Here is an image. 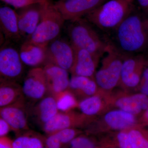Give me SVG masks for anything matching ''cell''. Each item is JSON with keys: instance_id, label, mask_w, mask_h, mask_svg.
<instances>
[{"instance_id": "6da1fadb", "label": "cell", "mask_w": 148, "mask_h": 148, "mask_svg": "<svg viewBox=\"0 0 148 148\" xmlns=\"http://www.w3.org/2000/svg\"><path fill=\"white\" fill-rule=\"evenodd\" d=\"M115 30L119 49L123 53L132 54L147 49V17L132 12Z\"/></svg>"}, {"instance_id": "7a4b0ae2", "label": "cell", "mask_w": 148, "mask_h": 148, "mask_svg": "<svg viewBox=\"0 0 148 148\" xmlns=\"http://www.w3.org/2000/svg\"><path fill=\"white\" fill-rule=\"evenodd\" d=\"M134 0H110L85 16L90 23L102 30L116 29L133 12Z\"/></svg>"}, {"instance_id": "3957f363", "label": "cell", "mask_w": 148, "mask_h": 148, "mask_svg": "<svg viewBox=\"0 0 148 148\" xmlns=\"http://www.w3.org/2000/svg\"><path fill=\"white\" fill-rule=\"evenodd\" d=\"M69 22L67 31L72 45L100 59L106 53L108 41L102 39L87 19L82 18Z\"/></svg>"}, {"instance_id": "277c9868", "label": "cell", "mask_w": 148, "mask_h": 148, "mask_svg": "<svg viewBox=\"0 0 148 148\" xmlns=\"http://www.w3.org/2000/svg\"><path fill=\"white\" fill-rule=\"evenodd\" d=\"M106 53L94 77L99 90L103 92H110L119 85L122 66L127 55L110 41Z\"/></svg>"}, {"instance_id": "5b68a950", "label": "cell", "mask_w": 148, "mask_h": 148, "mask_svg": "<svg viewBox=\"0 0 148 148\" xmlns=\"http://www.w3.org/2000/svg\"><path fill=\"white\" fill-rule=\"evenodd\" d=\"M65 21L54 3L48 1L44 3L39 23L34 34L27 40L47 47L51 42L58 38Z\"/></svg>"}, {"instance_id": "8992f818", "label": "cell", "mask_w": 148, "mask_h": 148, "mask_svg": "<svg viewBox=\"0 0 148 148\" xmlns=\"http://www.w3.org/2000/svg\"><path fill=\"white\" fill-rule=\"evenodd\" d=\"M24 65L19 50L13 43L5 41L0 49L1 79L16 82L23 75Z\"/></svg>"}, {"instance_id": "52a82bcc", "label": "cell", "mask_w": 148, "mask_h": 148, "mask_svg": "<svg viewBox=\"0 0 148 148\" xmlns=\"http://www.w3.org/2000/svg\"><path fill=\"white\" fill-rule=\"evenodd\" d=\"M94 118L86 116L73 110L59 112L42 127L48 135L66 128H76L88 125Z\"/></svg>"}, {"instance_id": "ba28073f", "label": "cell", "mask_w": 148, "mask_h": 148, "mask_svg": "<svg viewBox=\"0 0 148 148\" xmlns=\"http://www.w3.org/2000/svg\"><path fill=\"white\" fill-rule=\"evenodd\" d=\"M107 0H58L53 3L65 21H74L85 16Z\"/></svg>"}, {"instance_id": "9c48e42d", "label": "cell", "mask_w": 148, "mask_h": 148, "mask_svg": "<svg viewBox=\"0 0 148 148\" xmlns=\"http://www.w3.org/2000/svg\"><path fill=\"white\" fill-rule=\"evenodd\" d=\"M74 56L75 51L71 43L57 38L48 45L46 63H51L69 72Z\"/></svg>"}, {"instance_id": "30bf717a", "label": "cell", "mask_w": 148, "mask_h": 148, "mask_svg": "<svg viewBox=\"0 0 148 148\" xmlns=\"http://www.w3.org/2000/svg\"><path fill=\"white\" fill-rule=\"evenodd\" d=\"M147 59L144 55L125 56L122 66L119 85L125 89H137Z\"/></svg>"}, {"instance_id": "8fae6325", "label": "cell", "mask_w": 148, "mask_h": 148, "mask_svg": "<svg viewBox=\"0 0 148 148\" xmlns=\"http://www.w3.org/2000/svg\"><path fill=\"white\" fill-rule=\"evenodd\" d=\"M23 95L31 101H39L48 93L47 80L42 68L29 70L22 86Z\"/></svg>"}, {"instance_id": "7c38bea8", "label": "cell", "mask_w": 148, "mask_h": 148, "mask_svg": "<svg viewBox=\"0 0 148 148\" xmlns=\"http://www.w3.org/2000/svg\"><path fill=\"white\" fill-rule=\"evenodd\" d=\"M28 109L24 97L13 104L1 108L0 115L12 130L18 133L29 129Z\"/></svg>"}, {"instance_id": "4fadbf2b", "label": "cell", "mask_w": 148, "mask_h": 148, "mask_svg": "<svg viewBox=\"0 0 148 148\" xmlns=\"http://www.w3.org/2000/svg\"><path fill=\"white\" fill-rule=\"evenodd\" d=\"M44 3L33 4L17 9L18 28L22 39H28L34 34L40 20Z\"/></svg>"}, {"instance_id": "5bb4252c", "label": "cell", "mask_w": 148, "mask_h": 148, "mask_svg": "<svg viewBox=\"0 0 148 148\" xmlns=\"http://www.w3.org/2000/svg\"><path fill=\"white\" fill-rule=\"evenodd\" d=\"M73 47L75 56L73 66L69 72L72 75L88 77L94 79L100 59L85 49Z\"/></svg>"}, {"instance_id": "9a60e30c", "label": "cell", "mask_w": 148, "mask_h": 148, "mask_svg": "<svg viewBox=\"0 0 148 148\" xmlns=\"http://www.w3.org/2000/svg\"><path fill=\"white\" fill-rule=\"evenodd\" d=\"M109 103L118 109L134 115L140 116L148 108V96L141 92L130 95L109 97Z\"/></svg>"}, {"instance_id": "2e32d148", "label": "cell", "mask_w": 148, "mask_h": 148, "mask_svg": "<svg viewBox=\"0 0 148 148\" xmlns=\"http://www.w3.org/2000/svg\"><path fill=\"white\" fill-rule=\"evenodd\" d=\"M43 69L47 80L48 93L54 96L68 89L70 84L69 72L54 64L46 63Z\"/></svg>"}, {"instance_id": "e0dca14e", "label": "cell", "mask_w": 148, "mask_h": 148, "mask_svg": "<svg viewBox=\"0 0 148 148\" xmlns=\"http://www.w3.org/2000/svg\"><path fill=\"white\" fill-rule=\"evenodd\" d=\"M0 28L5 41L18 42L22 39L16 11L6 6L0 8Z\"/></svg>"}, {"instance_id": "ac0fdd59", "label": "cell", "mask_w": 148, "mask_h": 148, "mask_svg": "<svg viewBox=\"0 0 148 148\" xmlns=\"http://www.w3.org/2000/svg\"><path fill=\"white\" fill-rule=\"evenodd\" d=\"M47 47L44 46L25 40L21 44L20 49V57L24 65L33 68L40 67L46 61Z\"/></svg>"}, {"instance_id": "d6986e66", "label": "cell", "mask_w": 148, "mask_h": 148, "mask_svg": "<svg viewBox=\"0 0 148 148\" xmlns=\"http://www.w3.org/2000/svg\"><path fill=\"white\" fill-rule=\"evenodd\" d=\"M103 121L109 128L116 130H124L138 125L137 116L119 109L107 112Z\"/></svg>"}, {"instance_id": "ffe728a7", "label": "cell", "mask_w": 148, "mask_h": 148, "mask_svg": "<svg viewBox=\"0 0 148 148\" xmlns=\"http://www.w3.org/2000/svg\"><path fill=\"white\" fill-rule=\"evenodd\" d=\"M59 111L53 95H46L41 99L30 112L38 124L42 126Z\"/></svg>"}, {"instance_id": "44dd1931", "label": "cell", "mask_w": 148, "mask_h": 148, "mask_svg": "<svg viewBox=\"0 0 148 148\" xmlns=\"http://www.w3.org/2000/svg\"><path fill=\"white\" fill-rule=\"evenodd\" d=\"M68 89L76 98L78 97L83 99L95 95L99 90L95 79L77 75H72Z\"/></svg>"}, {"instance_id": "7402d4cb", "label": "cell", "mask_w": 148, "mask_h": 148, "mask_svg": "<svg viewBox=\"0 0 148 148\" xmlns=\"http://www.w3.org/2000/svg\"><path fill=\"white\" fill-rule=\"evenodd\" d=\"M108 104H110L108 97H105L104 94H101L99 90L95 95L81 100L77 108L83 114L94 118L103 112Z\"/></svg>"}, {"instance_id": "603a6c76", "label": "cell", "mask_w": 148, "mask_h": 148, "mask_svg": "<svg viewBox=\"0 0 148 148\" xmlns=\"http://www.w3.org/2000/svg\"><path fill=\"white\" fill-rule=\"evenodd\" d=\"M24 97L22 86L16 82L1 79V108L13 104Z\"/></svg>"}, {"instance_id": "cb8c5ba5", "label": "cell", "mask_w": 148, "mask_h": 148, "mask_svg": "<svg viewBox=\"0 0 148 148\" xmlns=\"http://www.w3.org/2000/svg\"><path fill=\"white\" fill-rule=\"evenodd\" d=\"M55 98L59 112H66L73 110L77 108V99L73 93L67 89L53 96Z\"/></svg>"}, {"instance_id": "d4e9b609", "label": "cell", "mask_w": 148, "mask_h": 148, "mask_svg": "<svg viewBox=\"0 0 148 148\" xmlns=\"http://www.w3.org/2000/svg\"><path fill=\"white\" fill-rule=\"evenodd\" d=\"M132 148H148V135L142 126L138 125L128 132Z\"/></svg>"}, {"instance_id": "484cf974", "label": "cell", "mask_w": 148, "mask_h": 148, "mask_svg": "<svg viewBox=\"0 0 148 148\" xmlns=\"http://www.w3.org/2000/svg\"><path fill=\"white\" fill-rule=\"evenodd\" d=\"M79 132V130L76 128H70L61 130L54 133L64 147L76 138Z\"/></svg>"}, {"instance_id": "4316f807", "label": "cell", "mask_w": 148, "mask_h": 148, "mask_svg": "<svg viewBox=\"0 0 148 148\" xmlns=\"http://www.w3.org/2000/svg\"><path fill=\"white\" fill-rule=\"evenodd\" d=\"M63 148H95L91 140L85 137H76Z\"/></svg>"}, {"instance_id": "83f0119b", "label": "cell", "mask_w": 148, "mask_h": 148, "mask_svg": "<svg viewBox=\"0 0 148 148\" xmlns=\"http://www.w3.org/2000/svg\"><path fill=\"white\" fill-rule=\"evenodd\" d=\"M137 89L140 92L148 96V59L146 60L141 81Z\"/></svg>"}, {"instance_id": "f1b7e54d", "label": "cell", "mask_w": 148, "mask_h": 148, "mask_svg": "<svg viewBox=\"0 0 148 148\" xmlns=\"http://www.w3.org/2000/svg\"><path fill=\"white\" fill-rule=\"evenodd\" d=\"M1 1L8 4L12 6L16 9L22 8L24 7L33 4L42 3L39 0H1Z\"/></svg>"}, {"instance_id": "f546056e", "label": "cell", "mask_w": 148, "mask_h": 148, "mask_svg": "<svg viewBox=\"0 0 148 148\" xmlns=\"http://www.w3.org/2000/svg\"><path fill=\"white\" fill-rule=\"evenodd\" d=\"M31 133H25L18 136L13 141V148H28Z\"/></svg>"}, {"instance_id": "4dcf8cb0", "label": "cell", "mask_w": 148, "mask_h": 148, "mask_svg": "<svg viewBox=\"0 0 148 148\" xmlns=\"http://www.w3.org/2000/svg\"><path fill=\"white\" fill-rule=\"evenodd\" d=\"M46 138L31 133L28 148H43L45 147Z\"/></svg>"}, {"instance_id": "1f68e13d", "label": "cell", "mask_w": 148, "mask_h": 148, "mask_svg": "<svg viewBox=\"0 0 148 148\" xmlns=\"http://www.w3.org/2000/svg\"><path fill=\"white\" fill-rule=\"evenodd\" d=\"M117 140L120 148H132L128 132L121 131L117 135Z\"/></svg>"}, {"instance_id": "d6a6232c", "label": "cell", "mask_w": 148, "mask_h": 148, "mask_svg": "<svg viewBox=\"0 0 148 148\" xmlns=\"http://www.w3.org/2000/svg\"><path fill=\"white\" fill-rule=\"evenodd\" d=\"M45 139V147L47 148H62L61 145L58 138L54 133L48 135Z\"/></svg>"}, {"instance_id": "836d02e7", "label": "cell", "mask_w": 148, "mask_h": 148, "mask_svg": "<svg viewBox=\"0 0 148 148\" xmlns=\"http://www.w3.org/2000/svg\"><path fill=\"white\" fill-rule=\"evenodd\" d=\"M12 130L7 122L2 118H0V138L7 136L10 130Z\"/></svg>"}, {"instance_id": "e575fe53", "label": "cell", "mask_w": 148, "mask_h": 148, "mask_svg": "<svg viewBox=\"0 0 148 148\" xmlns=\"http://www.w3.org/2000/svg\"><path fill=\"white\" fill-rule=\"evenodd\" d=\"M0 148H13V141L7 136L1 137Z\"/></svg>"}, {"instance_id": "d590c367", "label": "cell", "mask_w": 148, "mask_h": 148, "mask_svg": "<svg viewBox=\"0 0 148 148\" xmlns=\"http://www.w3.org/2000/svg\"><path fill=\"white\" fill-rule=\"evenodd\" d=\"M138 125L143 127L148 126V108L140 116L138 120Z\"/></svg>"}, {"instance_id": "8d00e7d4", "label": "cell", "mask_w": 148, "mask_h": 148, "mask_svg": "<svg viewBox=\"0 0 148 148\" xmlns=\"http://www.w3.org/2000/svg\"><path fill=\"white\" fill-rule=\"evenodd\" d=\"M39 1H40L41 2L44 3L47 1H49V0H39Z\"/></svg>"}, {"instance_id": "74e56055", "label": "cell", "mask_w": 148, "mask_h": 148, "mask_svg": "<svg viewBox=\"0 0 148 148\" xmlns=\"http://www.w3.org/2000/svg\"><path fill=\"white\" fill-rule=\"evenodd\" d=\"M49 1H50L53 2V1H54V0H49Z\"/></svg>"}, {"instance_id": "f35d334b", "label": "cell", "mask_w": 148, "mask_h": 148, "mask_svg": "<svg viewBox=\"0 0 148 148\" xmlns=\"http://www.w3.org/2000/svg\"><path fill=\"white\" fill-rule=\"evenodd\" d=\"M146 131H147V133L148 135V130H146Z\"/></svg>"}, {"instance_id": "ab89813d", "label": "cell", "mask_w": 148, "mask_h": 148, "mask_svg": "<svg viewBox=\"0 0 148 148\" xmlns=\"http://www.w3.org/2000/svg\"><path fill=\"white\" fill-rule=\"evenodd\" d=\"M43 148H46L45 147H44Z\"/></svg>"}, {"instance_id": "60d3db41", "label": "cell", "mask_w": 148, "mask_h": 148, "mask_svg": "<svg viewBox=\"0 0 148 148\" xmlns=\"http://www.w3.org/2000/svg\"></svg>"}]
</instances>
